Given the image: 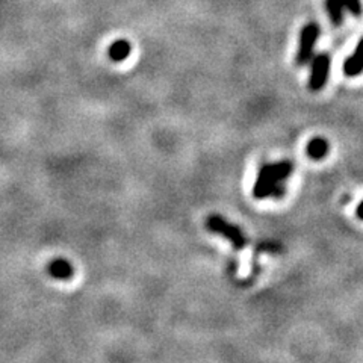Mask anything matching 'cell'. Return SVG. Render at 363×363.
Masks as SVG:
<instances>
[{
	"mask_svg": "<svg viewBox=\"0 0 363 363\" xmlns=\"http://www.w3.org/2000/svg\"><path fill=\"white\" fill-rule=\"evenodd\" d=\"M292 172L294 165L289 161L265 164L259 169L253 188V197L257 200L269 197L281 199L285 196V180L292 174Z\"/></svg>",
	"mask_w": 363,
	"mask_h": 363,
	"instance_id": "1",
	"label": "cell"
},
{
	"mask_svg": "<svg viewBox=\"0 0 363 363\" xmlns=\"http://www.w3.org/2000/svg\"><path fill=\"white\" fill-rule=\"evenodd\" d=\"M206 227L209 232L220 235L225 238L227 241H230V244L236 250H242L247 245V238L244 232L238 225L224 220L221 215H211V217H208Z\"/></svg>",
	"mask_w": 363,
	"mask_h": 363,
	"instance_id": "2",
	"label": "cell"
},
{
	"mask_svg": "<svg viewBox=\"0 0 363 363\" xmlns=\"http://www.w3.org/2000/svg\"><path fill=\"white\" fill-rule=\"evenodd\" d=\"M321 29L318 26V23H308L301 32H300V41H298V52H297V64L306 65L311 62L313 58L315 45L320 38Z\"/></svg>",
	"mask_w": 363,
	"mask_h": 363,
	"instance_id": "3",
	"label": "cell"
},
{
	"mask_svg": "<svg viewBox=\"0 0 363 363\" xmlns=\"http://www.w3.org/2000/svg\"><path fill=\"white\" fill-rule=\"evenodd\" d=\"M311 61H312V70L309 77V88L312 91H320L324 88V85L328 81V76H330V65H332L330 55L320 53Z\"/></svg>",
	"mask_w": 363,
	"mask_h": 363,
	"instance_id": "4",
	"label": "cell"
},
{
	"mask_svg": "<svg viewBox=\"0 0 363 363\" xmlns=\"http://www.w3.org/2000/svg\"><path fill=\"white\" fill-rule=\"evenodd\" d=\"M363 72V38L359 41L354 53L348 56L344 64V73L348 77H356Z\"/></svg>",
	"mask_w": 363,
	"mask_h": 363,
	"instance_id": "5",
	"label": "cell"
},
{
	"mask_svg": "<svg viewBox=\"0 0 363 363\" xmlns=\"http://www.w3.org/2000/svg\"><path fill=\"white\" fill-rule=\"evenodd\" d=\"M48 272L56 280H70L74 274V268L65 259H55L48 265Z\"/></svg>",
	"mask_w": 363,
	"mask_h": 363,
	"instance_id": "6",
	"label": "cell"
},
{
	"mask_svg": "<svg viewBox=\"0 0 363 363\" xmlns=\"http://www.w3.org/2000/svg\"><path fill=\"white\" fill-rule=\"evenodd\" d=\"M130 52H132L130 44L128 41H124V40H118L109 48L108 56L111 58V61H113V62H121V61L128 58Z\"/></svg>",
	"mask_w": 363,
	"mask_h": 363,
	"instance_id": "7",
	"label": "cell"
},
{
	"mask_svg": "<svg viewBox=\"0 0 363 363\" xmlns=\"http://www.w3.org/2000/svg\"><path fill=\"white\" fill-rule=\"evenodd\" d=\"M330 147H328V143L324 138H313L312 141H309L308 144V152L311 159H315V161H321V159L328 153Z\"/></svg>",
	"mask_w": 363,
	"mask_h": 363,
	"instance_id": "8",
	"label": "cell"
},
{
	"mask_svg": "<svg viewBox=\"0 0 363 363\" xmlns=\"http://www.w3.org/2000/svg\"><path fill=\"white\" fill-rule=\"evenodd\" d=\"M325 9L328 17L333 21L335 26H340L344 23V6L340 0H325Z\"/></svg>",
	"mask_w": 363,
	"mask_h": 363,
	"instance_id": "9",
	"label": "cell"
},
{
	"mask_svg": "<svg viewBox=\"0 0 363 363\" xmlns=\"http://www.w3.org/2000/svg\"><path fill=\"white\" fill-rule=\"evenodd\" d=\"M340 4H342L344 9L350 11L351 16L360 17L363 14V6L360 4V0H340Z\"/></svg>",
	"mask_w": 363,
	"mask_h": 363,
	"instance_id": "10",
	"label": "cell"
},
{
	"mask_svg": "<svg viewBox=\"0 0 363 363\" xmlns=\"http://www.w3.org/2000/svg\"><path fill=\"white\" fill-rule=\"evenodd\" d=\"M356 213H357V217L360 218V220H363V200L360 201V204L357 206V211H356Z\"/></svg>",
	"mask_w": 363,
	"mask_h": 363,
	"instance_id": "11",
	"label": "cell"
}]
</instances>
